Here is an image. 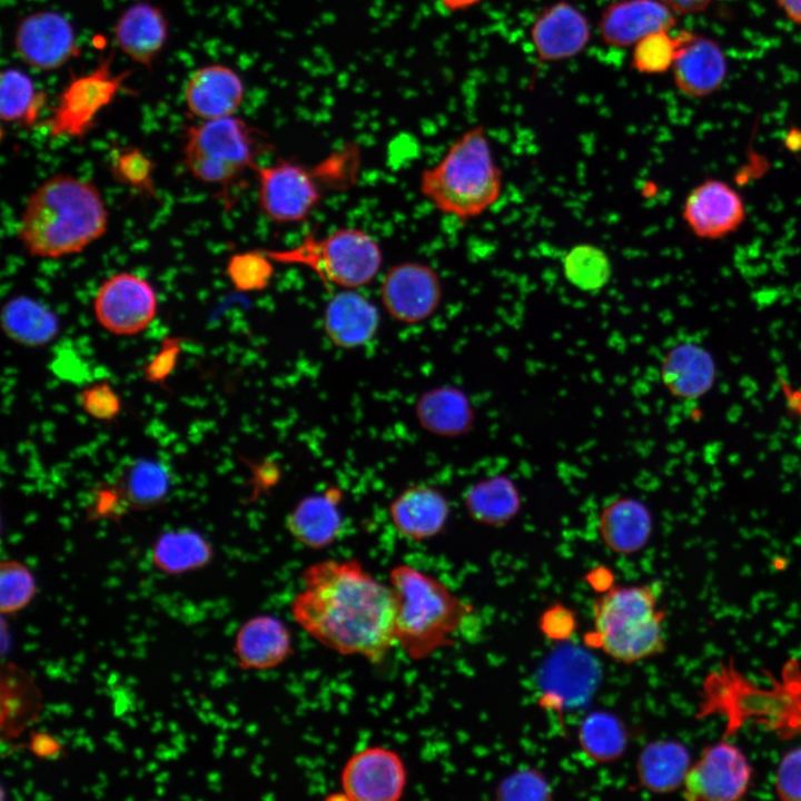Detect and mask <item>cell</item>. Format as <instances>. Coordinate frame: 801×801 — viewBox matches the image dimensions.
<instances>
[{"label":"cell","instance_id":"obj_1","mask_svg":"<svg viewBox=\"0 0 801 801\" xmlns=\"http://www.w3.org/2000/svg\"><path fill=\"white\" fill-rule=\"evenodd\" d=\"M290 613L310 637L342 655L380 664L396 645L394 592L356 558L308 565Z\"/></svg>","mask_w":801,"mask_h":801},{"label":"cell","instance_id":"obj_2","mask_svg":"<svg viewBox=\"0 0 801 801\" xmlns=\"http://www.w3.org/2000/svg\"><path fill=\"white\" fill-rule=\"evenodd\" d=\"M109 214L91 181L56 174L28 197L17 238L32 257L55 259L82 251L101 238Z\"/></svg>","mask_w":801,"mask_h":801},{"label":"cell","instance_id":"obj_3","mask_svg":"<svg viewBox=\"0 0 801 801\" xmlns=\"http://www.w3.org/2000/svg\"><path fill=\"white\" fill-rule=\"evenodd\" d=\"M395 596L396 645L412 661H422L455 643L474 606L437 577L408 564L389 570Z\"/></svg>","mask_w":801,"mask_h":801},{"label":"cell","instance_id":"obj_4","mask_svg":"<svg viewBox=\"0 0 801 801\" xmlns=\"http://www.w3.org/2000/svg\"><path fill=\"white\" fill-rule=\"evenodd\" d=\"M503 190L486 130L464 131L437 164L419 176L421 194L442 214L461 220L476 218L492 208Z\"/></svg>","mask_w":801,"mask_h":801},{"label":"cell","instance_id":"obj_5","mask_svg":"<svg viewBox=\"0 0 801 801\" xmlns=\"http://www.w3.org/2000/svg\"><path fill=\"white\" fill-rule=\"evenodd\" d=\"M657 604L650 584H610L592 602L586 644L624 664L661 654L665 613Z\"/></svg>","mask_w":801,"mask_h":801},{"label":"cell","instance_id":"obj_6","mask_svg":"<svg viewBox=\"0 0 801 801\" xmlns=\"http://www.w3.org/2000/svg\"><path fill=\"white\" fill-rule=\"evenodd\" d=\"M264 250L276 264L303 266L324 284L340 289L367 286L383 263L378 241L354 227H342L323 237L309 233L293 247Z\"/></svg>","mask_w":801,"mask_h":801},{"label":"cell","instance_id":"obj_7","mask_svg":"<svg viewBox=\"0 0 801 801\" xmlns=\"http://www.w3.org/2000/svg\"><path fill=\"white\" fill-rule=\"evenodd\" d=\"M266 141L256 128L234 116L201 120L185 134L182 155L198 180L227 188L258 165Z\"/></svg>","mask_w":801,"mask_h":801},{"label":"cell","instance_id":"obj_8","mask_svg":"<svg viewBox=\"0 0 801 801\" xmlns=\"http://www.w3.org/2000/svg\"><path fill=\"white\" fill-rule=\"evenodd\" d=\"M349 146L335 154L330 171L329 158L316 167H307L295 160L279 159L275 164L257 165L253 172L258 182L260 211L279 225L297 224L309 217L323 198V182L334 174L345 159ZM329 179V178H328Z\"/></svg>","mask_w":801,"mask_h":801},{"label":"cell","instance_id":"obj_9","mask_svg":"<svg viewBox=\"0 0 801 801\" xmlns=\"http://www.w3.org/2000/svg\"><path fill=\"white\" fill-rule=\"evenodd\" d=\"M112 56L99 61L90 72L73 77L63 88L46 127L52 138H82L95 126L98 115L109 106L128 72L115 73Z\"/></svg>","mask_w":801,"mask_h":801},{"label":"cell","instance_id":"obj_10","mask_svg":"<svg viewBox=\"0 0 801 801\" xmlns=\"http://www.w3.org/2000/svg\"><path fill=\"white\" fill-rule=\"evenodd\" d=\"M158 298L154 286L134 273H118L107 278L93 298L97 322L120 336L144 332L155 319Z\"/></svg>","mask_w":801,"mask_h":801},{"label":"cell","instance_id":"obj_11","mask_svg":"<svg viewBox=\"0 0 801 801\" xmlns=\"http://www.w3.org/2000/svg\"><path fill=\"white\" fill-rule=\"evenodd\" d=\"M379 296L392 318L416 325L436 313L443 298V285L437 271L429 265L403 261L386 271Z\"/></svg>","mask_w":801,"mask_h":801},{"label":"cell","instance_id":"obj_12","mask_svg":"<svg viewBox=\"0 0 801 801\" xmlns=\"http://www.w3.org/2000/svg\"><path fill=\"white\" fill-rule=\"evenodd\" d=\"M752 769L735 745L719 742L705 748L690 767L683 783V797L691 801H734L748 791Z\"/></svg>","mask_w":801,"mask_h":801},{"label":"cell","instance_id":"obj_13","mask_svg":"<svg viewBox=\"0 0 801 801\" xmlns=\"http://www.w3.org/2000/svg\"><path fill=\"white\" fill-rule=\"evenodd\" d=\"M407 785V770L393 749L370 745L353 753L340 772V788L350 801H397Z\"/></svg>","mask_w":801,"mask_h":801},{"label":"cell","instance_id":"obj_14","mask_svg":"<svg viewBox=\"0 0 801 801\" xmlns=\"http://www.w3.org/2000/svg\"><path fill=\"white\" fill-rule=\"evenodd\" d=\"M746 210L741 195L720 179H705L686 196L682 218L699 238L719 239L743 224Z\"/></svg>","mask_w":801,"mask_h":801},{"label":"cell","instance_id":"obj_15","mask_svg":"<svg viewBox=\"0 0 801 801\" xmlns=\"http://www.w3.org/2000/svg\"><path fill=\"white\" fill-rule=\"evenodd\" d=\"M14 47L27 65L42 71L60 68L78 52L71 23L53 11L23 18L14 33Z\"/></svg>","mask_w":801,"mask_h":801},{"label":"cell","instance_id":"obj_16","mask_svg":"<svg viewBox=\"0 0 801 801\" xmlns=\"http://www.w3.org/2000/svg\"><path fill=\"white\" fill-rule=\"evenodd\" d=\"M680 46L672 66L679 91L692 98L708 97L723 85L728 65L724 51L712 38L679 32Z\"/></svg>","mask_w":801,"mask_h":801},{"label":"cell","instance_id":"obj_17","mask_svg":"<svg viewBox=\"0 0 801 801\" xmlns=\"http://www.w3.org/2000/svg\"><path fill=\"white\" fill-rule=\"evenodd\" d=\"M530 36L540 60L560 61L584 50L591 38V27L580 9L567 1H557L538 13Z\"/></svg>","mask_w":801,"mask_h":801},{"label":"cell","instance_id":"obj_18","mask_svg":"<svg viewBox=\"0 0 801 801\" xmlns=\"http://www.w3.org/2000/svg\"><path fill=\"white\" fill-rule=\"evenodd\" d=\"M675 24V13L660 0H617L602 11L599 30L604 43L626 48Z\"/></svg>","mask_w":801,"mask_h":801},{"label":"cell","instance_id":"obj_19","mask_svg":"<svg viewBox=\"0 0 801 801\" xmlns=\"http://www.w3.org/2000/svg\"><path fill=\"white\" fill-rule=\"evenodd\" d=\"M294 652L288 626L277 616L258 614L241 624L234 653L244 671H266L283 664Z\"/></svg>","mask_w":801,"mask_h":801},{"label":"cell","instance_id":"obj_20","mask_svg":"<svg viewBox=\"0 0 801 801\" xmlns=\"http://www.w3.org/2000/svg\"><path fill=\"white\" fill-rule=\"evenodd\" d=\"M380 315L377 306L356 289H342L327 301L323 330L336 347L354 349L368 344L377 334Z\"/></svg>","mask_w":801,"mask_h":801},{"label":"cell","instance_id":"obj_21","mask_svg":"<svg viewBox=\"0 0 801 801\" xmlns=\"http://www.w3.org/2000/svg\"><path fill=\"white\" fill-rule=\"evenodd\" d=\"M449 503L437 488L417 484L402 491L389 504V518L405 538L422 542L442 533L449 518Z\"/></svg>","mask_w":801,"mask_h":801},{"label":"cell","instance_id":"obj_22","mask_svg":"<svg viewBox=\"0 0 801 801\" xmlns=\"http://www.w3.org/2000/svg\"><path fill=\"white\" fill-rule=\"evenodd\" d=\"M184 98L189 112L200 120L234 116L244 98V83L231 68L208 65L189 77Z\"/></svg>","mask_w":801,"mask_h":801},{"label":"cell","instance_id":"obj_23","mask_svg":"<svg viewBox=\"0 0 801 801\" xmlns=\"http://www.w3.org/2000/svg\"><path fill=\"white\" fill-rule=\"evenodd\" d=\"M597 533L604 546L617 555L641 552L653 533V516L645 503L631 496L612 500L600 512Z\"/></svg>","mask_w":801,"mask_h":801},{"label":"cell","instance_id":"obj_24","mask_svg":"<svg viewBox=\"0 0 801 801\" xmlns=\"http://www.w3.org/2000/svg\"><path fill=\"white\" fill-rule=\"evenodd\" d=\"M660 377L672 396L696 399L705 395L714 384L715 360L712 354L698 343H679L663 356Z\"/></svg>","mask_w":801,"mask_h":801},{"label":"cell","instance_id":"obj_25","mask_svg":"<svg viewBox=\"0 0 801 801\" xmlns=\"http://www.w3.org/2000/svg\"><path fill=\"white\" fill-rule=\"evenodd\" d=\"M338 488L313 494L300 500L286 520L290 535L301 545L320 550L335 543L343 530Z\"/></svg>","mask_w":801,"mask_h":801},{"label":"cell","instance_id":"obj_26","mask_svg":"<svg viewBox=\"0 0 801 801\" xmlns=\"http://www.w3.org/2000/svg\"><path fill=\"white\" fill-rule=\"evenodd\" d=\"M168 23L164 12L156 6L140 1L127 8L115 26L118 48L131 60L151 68L165 47Z\"/></svg>","mask_w":801,"mask_h":801},{"label":"cell","instance_id":"obj_27","mask_svg":"<svg viewBox=\"0 0 801 801\" xmlns=\"http://www.w3.org/2000/svg\"><path fill=\"white\" fill-rule=\"evenodd\" d=\"M691 767L688 748L675 740H656L647 743L636 761L639 784L656 793H671L683 785Z\"/></svg>","mask_w":801,"mask_h":801},{"label":"cell","instance_id":"obj_28","mask_svg":"<svg viewBox=\"0 0 801 801\" xmlns=\"http://www.w3.org/2000/svg\"><path fill=\"white\" fill-rule=\"evenodd\" d=\"M464 505L477 523L501 527L520 513L522 498L514 481L500 474L474 483L464 495Z\"/></svg>","mask_w":801,"mask_h":801},{"label":"cell","instance_id":"obj_29","mask_svg":"<svg viewBox=\"0 0 801 801\" xmlns=\"http://www.w3.org/2000/svg\"><path fill=\"white\" fill-rule=\"evenodd\" d=\"M1 327L17 344L40 347L59 332V319L44 304L24 295L7 300L1 309Z\"/></svg>","mask_w":801,"mask_h":801},{"label":"cell","instance_id":"obj_30","mask_svg":"<svg viewBox=\"0 0 801 801\" xmlns=\"http://www.w3.org/2000/svg\"><path fill=\"white\" fill-rule=\"evenodd\" d=\"M214 556L210 542L191 528L161 533L152 544L151 562L160 572L181 575L207 566Z\"/></svg>","mask_w":801,"mask_h":801},{"label":"cell","instance_id":"obj_31","mask_svg":"<svg viewBox=\"0 0 801 801\" xmlns=\"http://www.w3.org/2000/svg\"><path fill=\"white\" fill-rule=\"evenodd\" d=\"M421 424L446 437L466 434L474 424V408L468 397L455 387H439L422 396L417 404Z\"/></svg>","mask_w":801,"mask_h":801},{"label":"cell","instance_id":"obj_32","mask_svg":"<svg viewBox=\"0 0 801 801\" xmlns=\"http://www.w3.org/2000/svg\"><path fill=\"white\" fill-rule=\"evenodd\" d=\"M40 692L34 681L21 669L7 664L1 678V728L9 736L19 734L33 722L40 709Z\"/></svg>","mask_w":801,"mask_h":801},{"label":"cell","instance_id":"obj_33","mask_svg":"<svg viewBox=\"0 0 801 801\" xmlns=\"http://www.w3.org/2000/svg\"><path fill=\"white\" fill-rule=\"evenodd\" d=\"M117 485L129 508L148 510L166 498L170 474L162 463L139 458L123 467Z\"/></svg>","mask_w":801,"mask_h":801},{"label":"cell","instance_id":"obj_34","mask_svg":"<svg viewBox=\"0 0 801 801\" xmlns=\"http://www.w3.org/2000/svg\"><path fill=\"white\" fill-rule=\"evenodd\" d=\"M577 739L589 759L597 763H611L625 753L629 732L617 715L607 711H593L582 720Z\"/></svg>","mask_w":801,"mask_h":801},{"label":"cell","instance_id":"obj_35","mask_svg":"<svg viewBox=\"0 0 801 801\" xmlns=\"http://www.w3.org/2000/svg\"><path fill=\"white\" fill-rule=\"evenodd\" d=\"M46 93L31 78L17 69H7L0 80V116L6 122L24 127L36 123L46 102Z\"/></svg>","mask_w":801,"mask_h":801},{"label":"cell","instance_id":"obj_36","mask_svg":"<svg viewBox=\"0 0 801 801\" xmlns=\"http://www.w3.org/2000/svg\"><path fill=\"white\" fill-rule=\"evenodd\" d=\"M564 274L568 281L584 290L603 287L611 275L605 253L589 244L573 247L564 257Z\"/></svg>","mask_w":801,"mask_h":801},{"label":"cell","instance_id":"obj_37","mask_svg":"<svg viewBox=\"0 0 801 801\" xmlns=\"http://www.w3.org/2000/svg\"><path fill=\"white\" fill-rule=\"evenodd\" d=\"M275 264L264 249L236 253L227 261L226 274L236 290L260 291L270 284Z\"/></svg>","mask_w":801,"mask_h":801},{"label":"cell","instance_id":"obj_38","mask_svg":"<svg viewBox=\"0 0 801 801\" xmlns=\"http://www.w3.org/2000/svg\"><path fill=\"white\" fill-rule=\"evenodd\" d=\"M110 171L116 181L145 196H155V164L137 147H125L113 151Z\"/></svg>","mask_w":801,"mask_h":801},{"label":"cell","instance_id":"obj_39","mask_svg":"<svg viewBox=\"0 0 801 801\" xmlns=\"http://www.w3.org/2000/svg\"><path fill=\"white\" fill-rule=\"evenodd\" d=\"M37 594V582L30 568L16 560L0 564V612L17 613L27 607Z\"/></svg>","mask_w":801,"mask_h":801},{"label":"cell","instance_id":"obj_40","mask_svg":"<svg viewBox=\"0 0 801 801\" xmlns=\"http://www.w3.org/2000/svg\"><path fill=\"white\" fill-rule=\"evenodd\" d=\"M680 46L679 33L659 31L633 46L632 66L642 73L656 75L672 69Z\"/></svg>","mask_w":801,"mask_h":801},{"label":"cell","instance_id":"obj_41","mask_svg":"<svg viewBox=\"0 0 801 801\" xmlns=\"http://www.w3.org/2000/svg\"><path fill=\"white\" fill-rule=\"evenodd\" d=\"M553 790L536 769L518 770L504 778L495 789L500 800H551Z\"/></svg>","mask_w":801,"mask_h":801},{"label":"cell","instance_id":"obj_42","mask_svg":"<svg viewBox=\"0 0 801 801\" xmlns=\"http://www.w3.org/2000/svg\"><path fill=\"white\" fill-rule=\"evenodd\" d=\"M82 409L97 421L115 419L121 411V399L108 380L85 387L79 393Z\"/></svg>","mask_w":801,"mask_h":801},{"label":"cell","instance_id":"obj_43","mask_svg":"<svg viewBox=\"0 0 801 801\" xmlns=\"http://www.w3.org/2000/svg\"><path fill=\"white\" fill-rule=\"evenodd\" d=\"M182 342L178 336H167L161 340L159 349L144 367L145 380L158 385L166 383L177 366Z\"/></svg>","mask_w":801,"mask_h":801},{"label":"cell","instance_id":"obj_44","mask_svg":"<svg viewBox=\"0 0 801 801\" xmlns=\"http://www.w3.org/2000/svg\"><path fill=\"white\" fill-rule=\"evenodd\" d=\"M775 791L782 800L801 801V746L782 756L775 773Z\"/></svg>","mask_w":801,"mask_h":801},{"label":"cell","instance_id":"obj_45","mask_svg":"<svg viewBox=\"0 0 801 801\" xmlns=\"http://www.w3.org/2000/svg\"><path fill=\"white\" fill-rule=\"evenodd\" d=\"M126 508L129 507L118 485L107 484L97 488L89 515L97 517H118Z\"/></svg>","mask_w":801,"mask_h":801},{"label":"cell","instance_id":"obj_46","mask_svg":"<svg viewBox=\"0 0 801 801\" xmlns=\"http://www.w3.org/2000/svg\"><path fill=\"white\" fill-rule=\"evenodd\" d=\"M27 748L34 756L43 760H56L63 750L61 742L56 736L42 731L30 733Z\"/></svg>","mask_w":801,"mask_h":801},{"label":"cell","instance_id":"obj_47","mask_svg":"<svg viewBox=\"0 0 801 801\" xmlns=\"http://www.w3.org/2000/svg\"><path fill=\"white\" fill-rule=\"evenodd\" d=\"M671 11L679 14H692L704 11L713 0H660Z\"/></svg>","mask_w":801,"mask_h":801},{"label":"cell","instance_id":"obj_48","mask_svg":"<svg viewBox=\"0 0 801 801\" xmlns=\"http://www.w3.org/2000/svg\"><path fill=\"white\" fill-rule=\"evenodd\" d=\"M775 2L792 22L801 27V0H775Z\"/></svg>","mask_w":801,"mask_h":801},{"label":"cell","instance_id":"obj_49","mask_svg":"<svg viewBox=\"0 0 801 801\" xmlns=\"http://www.w3.org/2000/svg\"><path fill=\"white\" fill-rule=\"evenodd\" d=\"M437 1H439L446 9H448L451 11H458V10L468 9L482 0H437Z\"/></svg>","mask_w":801,"mask_h":801}]
</instances>
